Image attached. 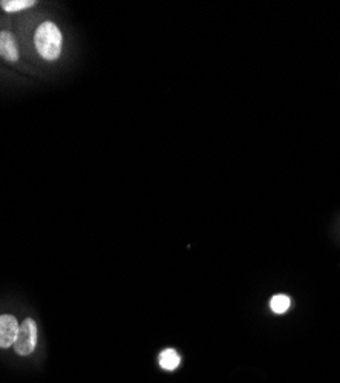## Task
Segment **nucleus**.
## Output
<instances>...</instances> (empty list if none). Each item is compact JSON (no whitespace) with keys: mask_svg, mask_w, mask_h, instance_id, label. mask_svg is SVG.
<instances>
[{"mask_svg":"<svg viewBox=\"0 0 340 383\" xmlns=\"http://www.w3.org/2000/svg\"><path fill=\"white\" fill-rule=\"evenodd\" d=\"M19 325L13 315H0V348L6 350L14 346Z\"/></svg>","mask_w":340,"mask_h":383,"instance_id":"nucleus-4","label":"nucleus"},{"mask_svg":"<svg viewBox=\"0 0 340 383\" xmlns=\"http://www.w3.org/2000/svg\"><path fill=\"white\" fill-rule=\"evenodd\" d=\"M37 345V325L31 317H26L19 325V333L14 342V350L19 355H30Z\"/></svg>","mask_w":340,"mask_h":383,"instance_id":"nucleus-2","label":"nucleus"},{"mask_svg":"<svg viewBox=\"0 0 340 383\" xmlns=\"http://www.w3.org/2000/svg\"><path fill=\"white\" fill-rule=\"evenodd\" d=\"M34 48L37 49L42 59L48 61H56L62 56L63 34L54 22L45 20L37 26L34 32Z\"/></svg>","mask_w":340,"mask_h":383,"instance_id":"nucleus-1","label":"nucleus"},{"mask_svg":"<svg viewBox=\"0 0 340 383\" xmlns=\"http://www.w3.org/2000/svg\"><path fill=\"white\" fill-rule=\"evenodd\" d=\"M160 367L165 371H173V370H177L180 367V363H181V358H180V354L173 350V348H168V350H164L161 351L160 354Z\"/></svg>","mask_w":340,"mask_h":383,"instance_id":"nucleus-6","label":"nucleus"},{"mask_svg":"<svg viewBox=\"0 0 340 383\" xmlns=\"http://www.w3.org/2000/svg\"><path fill=\"white\" fill-rule=\"evenodd\" d=\"M36 5H37L36 0H0V8H2L5 13L10 14L30 10V8Z\"/></svg>","mask_w":340,"mask_h":383,"instance_id":"nucleus-5","label":"nucleus"},{"mask_svg":"<svg viewBox=\"0 0 340 383\" xmlns=\"http://www.w3.org/2000/svg\"><path fill=\"white\" fill-rule=\"evenodd\" d=\"M291 307V300L285 295H276L270 300V308H272L276 315H284Z\"/></svg>","mask_w":340,"mask_h":383,"instance_id":"nucleus-7","label":"nucleus"},{"mask_svg":"<svg viewBox=\"0 0 340 383\" xmlns=\"http://www.w3.org/2000/svg\"><path fill=\"white\" fill-rule=\"evenodd\" d=\"M0 59L8 61V63H17L20 59L19 43L13 31L0 30Z\"/></svg>","mask_w":340,"mask_h":383,"instance_id":"nucleus-3","label":"nucleus"}]
</instances>
